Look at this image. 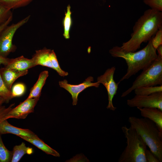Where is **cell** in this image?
<instances>
[{"label": "cell", "mask_w": 162, "mask_h": 162, "mask_svg": "<svg viewBox=\"0 0 162 162\" xmlns=\"http://www.w3.org/2000/svg\"><path fill=\"white\" fill-rule=\"evenodd\" d=\"M162 28V11L147 10L135 23L130 38L120 47L125 52H135L143 42L148 41Z\"/></svg>", "instance_id": "6da1fadb"}, {"label": "cell", "mask_w": 162, "mask_h": 162, "mask_svg": "<svg viewBox=\"0 0 162 162\" xmlns=\"http://www.w3.org/2000/svg\"><path fill=\"white\" fill-rule=\"evenodd\" d=\"M152 38L145 47L137 52H125L118 46H115L110 50L109 53L113 57L123 58L127 65V72L118 82L119 84L135 75L139 71L147 68L157 58L158 55L156 49L152 45Z\"/></svg>", "instance_id": "7a4b0ae2"}, {"label": "cell", "mask_w": 162, "mask_h": 162, "mask_svg": "<svg viewBox=\"0 0 162 162\" xmlns=\"http://www.w3.org/2000/svg\"><path fill=\"white\" fill-rule=\"evenodd\" d=\"M130 126L139 134L150 150L162 162V132L156 124L149 119L130 116L128 119Z\"/></svg>", "instance_id": "3957f363"}, {"label": "cell", "mask_w": 162, "mask_h": 162, "mask_svg": "<svg viewBox=\"0 0 162 162\" xmlns=\"http://www.w3.org/2000/svg\"><path fill=\"white\" fill-rule=\"evenodd\" d=\"M127 146L118 158V162H147V146L136 130L130 126H122Z\"/></svg>", "instance_id": "277c9868"}, {"label": "cell", "mask_w": 162, "mask_h": 162, "mask_svg": "<svg viewBox=\"0 0 162 162\" xmlns=\"http://www.w3.org/2000/svg\"><path fill=\"white\" fill-rule=\"evenodd\" d=\"M162 85V57L158 55L156 59L148 67L142 70L132 86L122 94L124 97L135 89L142 87Z\"/></svg>", "instance_id": "5b68a950"}, {"label": "cell", "mask_w": 162, "mask_h": 162, "mask_svg": "<svg viewBox=\"0 0 162 162\" xmlns=\"http://www.w3.org/2000/svg\"><path fill=\"white\" fill-rule=\"evenodd\" d=\"M30 17L29 15L16 23L8 25L2 31L0 34V56L7 57L10 53L15 51L16 47L12 43L14 35L19 28L28 21Z\"/></svg>", "instance_id": "8992f818"}, {"label": "cell", "mask_w": 162, "mask_h": 162, "mask_svg": "<svg viewBox=\"0 0 162 162\" xmlns=\"http://www.w3.org/2000/svg\"><path fill=\"white\" fill-rule=\"evenodd\" d=\"M127 104L130 107H153L162 110V92L148 95H136L127 100Z\"/></svg>", "instance_id": "52a82bcc"}, {"label": "cell", "mask_w": 162, "mask_h": 162, "mask_svg": "<svg viewBox=\"0 0 162 162\" xmlns=\"http://www.w3.org/2000/svg\"><path fill=\"white\" fill-rule=\"evenodd\" d=\"M116 69L115 66L107 69L102 75L98 77L97 82L101 83L106 88L108 95V103L106 108L115 111L116 107L113 104V99L117 93L118 83H116L114 79V75Z\"/></svg>", "instance_id": "ba28073f"}, {"label": "cell", "mask_w": 162, "mask_h": 162, "mask_svg": "<svg viewBox=\"0 0 162 162\" xmlns=\"http://www.w3.org/2000/svg\"><path fill=\"white\" fill-rule=\"evenodd\" d=\"M93 81V77L90 76L87 78L83 82L78 85L69 84L66 80L59 81V84L61 87L65 89L71 94L73 99L72 104L73 105H76L77 103L78 96L81 92L89 87H99L100 83L97 81L92 82Z\"/></svg>", "instance_id": "9c48e42d"}, {"label": "cell", "mask_w": 162, "mask_h": 162, "mask_svg": "<svg viewBox=\"0 0 162 162\" xmlns=\"http://www.w3.org/2000/svg\"><path fill=\"white\" fill-rule=\"evenodd\" d=\"M40 97L26 98L15 107L12 108L7 116V119L10 118L25 119L29 114L34 111V107Z\"/></svg>", "instance_id": "30bf717a"}, {"label": "cell", "mask_w": 162, "mask_h": 162, "mask_svg": "<svg viewBox=\"0 0 162 162\" xmlns=\"http://www.w3.org/2000/svg\"><path fill=\"white\" fill-rule=\"evenodd\" d=\"M0 134L2 135L11 134L17 136H21L34 138H39L30 130L14 126L10 124L7 119L4 120L0 123Z\"/></svg>", "instance_id": "8fae6325"}, {"label": "cell", "mask_w": 162, "mask_h": 162, "mask_svg": "<svg viewBox=\"0 0 162 162\" xmlns=\"http://www.w3.org/2000/svg\"><path fill=\"white\" fill-rule=\"evenodd\" d=\"M28 70L19 71L4 66L0 68V74L7 88L11 90L13 83L18 78L28 74Z\"/></svg>", "instance_id": "7c38bea8"}, {"label": "cell", "mask_w": 162, "mask_h": 162, "mask_svg": "<svg viewBox=\"0 0 162 162\" xmlns=\"http://www.w3.org/2000/svg\"><path fill=\"white\" fill-rule=\"evenodd\" d=\"M141 116L153 122L162 132V110L156 108H137Z\"/></svg>", "instance_id": "4fadbf2b"}, {"label": "cell", "mask_w": 162, "mask_h": 162, "mask_svg": "<svg viewBox=\"0 0 162 162\" xmlns=\"http://www.w3.org/2000/svg\"><path fill=\"white\" fill-rule=\"evenodd\" d=\"M32 58L28 59L22 56L15 58H10L8 64L4 67L19 71H24L35 66Z\"/></svg>", "instance_id": "5bb4252c"}, {"label": "cell", "mask_w": 162, "mask_h": 162, "mask_svg": "<svg viewBox=\"0 0 162 162\" xmlns=\"http://www.w3.org/2000/svg\"><path fill=\"white\" fill-rule=\"evenodd\" d=\"M51 50L46 48L36 50L32 58L35 65H40L53 69L50 58Z\"/></svg>", "instance_id": "9a60e30c"}, {"label": "cell", "mask_w": 162, "mask_h": 162, "mask_svg": "<svg viewBox=\"0 0 162 162\" xmlns=\"http://www.w3.org/2000/svg\"><path fill=\"white\" fill-rule=\"evenodd\" d=\"M18 136L33 145L47 154L57 157L60 156L58 152L45 143L39 138H34L21 136Z\"/></svg>", "instance_id": "2e32d148"}, {"label": "cell", "mask_w": 162, "mask_h": 162, "mask_svg": "<svg viewBox=\"0 0 162 162\" xmlns=\"http://www.w3.org/2000/svg\"><path fill=\"white\" fill-rule=\"evenodd\" d=\"M48 76L49 72L47 70L43 71L40 73L37 81L31 89L27 98L40 97L41 90Z\"/></svg>", "instance_id": "e0dca14e"}, {"label": "cell", "mask_w": 162, "mask_h": 162, "mask_svg": "<svg viewBox=\"0 0 162 162\" xmlns=\"http://www.w3.org/2000/svg\"><path fill=\"white\" fill-rule=\"evenodd\" d=\"M12 151L11 162H18L25 154H31L34 151L32 148L27 146L24 142L19 145L15 146Z\"/></svg>", "instance_id": "ac0fdd59"}, {"label": "cell", "mask_w": 162, "mask_h": 162, "mask_svg": "<svg viewBox=\"0 0 162 162\" xmlns=\"http://www.w3.org/2000/svg\"><path fill=\"white\" fill-rule=\"evenodd\" d=\"M34 0H0L1 4L8 9H15L25 7Z\"/></svg>", "instance_id": "d6986e66"}, {"label": "cell", "mask_w": 162, "mask_h": 162, "mask_svg": "<svg viewBox=\"0 0 162 162\" xmlns=\"http://www.w3.org/2000/svg\"><path fill=\"white\" fill-rule=\"evenodd\" d=\"M136 95H148L155 93L162 92V85L142 87L134 90Z\"/></svg>", "instance_id": "ffe728a7"}, {"label": "cell", "mask_w": 162, "mask_h": 162, "mask_svg": "<svg viewBox=\"0 0 162 162\" xmlns=\"http://www.w3.org/2000/svg\"><path fill=\"white\" fill-rule=\"evenodd\" d=\"M71 14L70 6L69 4L67 7V12L63 21L64 28L63 35L66 39H69L70 37L69 32L72 23Z\"/></svg>", "instance_id": "44dd1931"}, {"label": "cell", "mask_w": 162, "mask_h": 162, "mask_svg": "<svg viewBox=\"0 0 162 162\" xmlns=\"http://www.w3.org/2000/svg\"><path fill=\"white\" fill-rule=\"evenodd\" d=\"M0 134V162H11L12 151H9L4 145Z\"/></svg>", "instance_id": "7402d4cb"}, {"label": "cell", "mask_w": 162, "mask_h": 162, "mask_svg": "<svg viewBox=\"0 0 162 162\" xmlns=\"http://www.w3.org/2000/svg\"><path fill=\"white\" fill-rule=\"evenodd\" d=\"M50 58L53 68L61 76L64 77L67 76L68 73L63 70L60 68L56 55L53 50H51L50 52Z\"/></svg>", "instance_id": "603a6c76"}, {"label": "cell", "mask_w": 162, "mask_h": 162, "mask_svg": "<svg viewBox=\"0 0 162 162\" xmlns=\"http://www.w3.org/2000/svg\"><path fill=\"white\" fill-rule=\"evenodd\" d=\"M0 96L2 97L6 103H8L13 98L11 90L6 86L0 74Z\"/></svg>", "instance_id": "cb8c5ba5"}, {"label": "cell", "mask_w": 162, "mask_h": 162, "mask_svg": "<svg viewBox=\"0 0 162 162\" xmlns=\"http://www.w3.org/2000/svg\"><path fill=\"white\" fill-rule=\"evenodd\" d=\"M26 91V87L24 83L18 82L12 86L11 90L13 98L22 96Z\"/></svg>", "instance_id": "d4e9b609"}, {"label": "cell", "mask_w": 162, "mask_h": 162, "mask_svg": "<svg viewBox=\"0 0 162 162\" xmlns=\"http://www.w3.org/2000/svg\"><path fill=\"white\" fill-rule=\"evenodd\" d=\"M6 102L5 100L0 96V123L3 121L7 119V115L14 104H12L7 107L3 105Z\"/></svg>", "instance_id": "484cf974"}, {"label": "cell", "mask_w": 162, "mask_h": 162, "mask_svg": "<svg viewBox=\"0 0 162 162\" xmlns=\"http://www.w3.org/2000/svg\"><path fill=\"white\" fill-rule=\"evenodd\" d=\"M13 16L11 10L0 3V26Z\"/></svg>", "instance_id": "4316f807"}, {"label": "cell", "mask_w": 162, "mask_h": 162, "mask_svg": "<svg viewBox=\"0 0 162 162\" xmlns=\"http://www.w3.org/2000/svg\"><path fill=\"white\" fill-rule=\"evenodd\" d=\"M143 2L151 9L162 11V0H143Z\"/></svg>", "instance_id": "83f0119b"}, {"label": "cell", "mask_w": 162, "mask_h": 162, "mask_svg": "<svg viewBox=\"0 0 162 162\" xmlns=\"http://www.w3.org/2000/svg\"><path fill=\"white\" fill-rule=\"evenodd\" d=\"M152 42L155 48L162 44V28L159 29L152 38Z\"/></svg>", "instance_id": "f1b7e54d"}, {"label": "cell", "mask_w": 162, "mask_h": 162, "mask_svg": "<svg viewBox=\"0 0 162 162\" xmlns=\"http://www.w3.org/2000/svg\"><path fill=\"white\" fill-rule=\"evenodd\" d=\"M146 158L147 162H160L158 157L150 150L147 149Z\"/></svg>", "instance_id": "f546056e"}, {"label": "cell", "mask_w": 162, "mask_h": 162, "mask_svg": "<svg viewBox=\"0 0 162 162\" xmlns=\"http://www.w3.org/2000/svg\"><path fill=\"white\" fill-rule=\"evenodd\" d=\"M10 59V58L0 56V65L3 64L4 66H6L8 64Z\"/></svg>", "instance_id": "4dcf8cb0"}, {"label": "cell", "mask_w": 162, "mask_h": 162, "mask_svg": "<svg viewBox=\"0 0 162 162\" xmlns=\"http://www.w3.org/2000/svg\"><path fill=\"white\" fill-rule=\"evenodd\" d=\"M13 15L10 16L9 19L4 23L0 26V34L3 29L9 25L10 22L12 21L13 19Z\"/></svg>", "instance_id": "1f68e13d"}, {"label": "cell", "mask_w": 162, "mask_h": 162, "mask_svg": "<svg viewBox=\"0 0 162 162\" xmlns=\"http://www.w3.org/2000/svg\"><path fill=\"white\" fill-rule=\"evenodd\" d=\"M158 53V55L162 57V44L158 46L156 49Z\"/></svg>", "instance_id": "d6a6232c"}]
</instances>
